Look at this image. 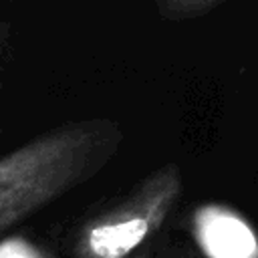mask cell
<instances>
[{"label":"cell","instance_id":"cell-1","mask_svg":"<svg viewBox=\"0 0 258 258\" xmlns=\"http://www.w3.org/2000/svg\"><path fill=\"white\" fill-rule=\"evenodd\" d=\"M111 117L54 125L0 155V238L73 189L91 181L123 147Z\"/></svg>","mask_w":258,"mask_h":258},{"label":"cell","instance_id":"cell-2","mask_svg":"<svg viewBox=\"0 0 258 258\" xmlns=\"http://www.w3.org/2000/svg\"><path fill=\"white\" fill-rule=\"evenodd\" d=\"M183 191L175 161L143 175L121 198L89 214L73 232V258H129L163 228Z\"/></svg>","mask_w":258,"mask_h":258},{"label":"cell","instance_id":"cell-3","mask_svg":"<svg viewBox=\"0 0 258 258\" xmlns=\"http://www.w3.org/2000/svg\"><path fill=\"white\" fill-rule=\"evenodd\" d=\"M191 234L206 258H258V236L236 210L216 204L196 208Z\"/></svg>","mask_w":258,"mask_h":258},{"label":"cell","instance_id":"cell-4","mask_svg":"<svg viewBox=\"0 0 258 258\" xmlns=\"http://www.w3.org/2000/svg\"><path fill=\"white\" fill-rule=\"evenodd\" d=\"M224 6V0H157L155 10L161 20L185 22L198 20Z\"/></svg>","mask_w":258,"mask_h":258},{"label":"cell","instance_id":"cell-5","mask_svg":"<svg viewBox=\"0 0 258 258\" xmlns=\"http://www.w3.org/2000/svg\"><path fill=\"white\" fill-rule=\"evenodd\" d=\"M0 258H48V256H44L42 250L30 244L28 240L10 238V240H2Z\"/></svg>","mask_w":258,"mask_h":258},{"label":"cell","instance_id":"cell-6","mask_svg":"<svg viewBox=\"0 0 258 258\" xmlns=\"http://www.w3.org/2000/svg\"><path fill=\"white\" fill-rule=\"evenodd\" d=\"M0 12H2V2H0ZM10 52H12V24L10 20L2 18L0 14V87L4 85V71L10 62Z\"/></svg>","mask_w":258,"mask_h":258},{"label":"cell","instance_id":"cell-7","mask_svg":"<svg viewBox=\"0 0 258 258\" xmlns=\"http://www.w3.org/2000/svg\"><path fill=\"white\" fill-rule=\"evenodd\" d=\"M155 258H196L194 252L189 248H183L179 244H171V246H157Z\"/></svg>","mask_w":258,"mask_h":258},{"label":"cell","instance_id":"cell-8","mask_svg":"<svg viewBox=\"0 0 258 258\" xmlns=\"http://www.w3.org/2000/svg\"><path fill=\"white\" fill-rule=\"evenodd\" d=\"M155 252H157V246H155L153 242H149L147 246H143L139 252H135V254L129 256V258H155Z\"/></svg>","mask_w":258,"mask_h":258},{"label":"cell","instance_id":"cell-9","mask_svg":"<svg viewBox=\"0 0 258 258\" xmlns=\"http://www.w3.org/2000/svg\"><path fill=\"white\" fill-rule=\"evenodd\" d=\"M0 133H2V125H0Z\"/></svg>","mask_w":258,"mask_h":258}]
</instances>
